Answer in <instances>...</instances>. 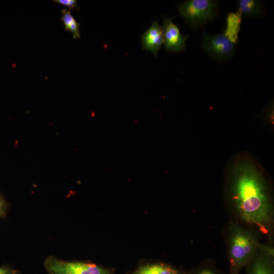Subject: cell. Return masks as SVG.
I'll list each match as a JSON object with an SVG mask.
<instances>
[{"instance_id": "obj_1", "label": "cell", "mask_w": 274, "mask_h": 274, "mask_svg": "<svg viewBox=\"0 0 274 274\" xmlns=\"http://www.w3.org/2000/svg\"><path fill=\"white\" fill-rule=\"evenodd\" d=\"M231 181L232 200L240 218L267 234L272 223V204L259 169L251 161H241L232 168Z\"/></svg>"}, {"instance_id": "obj_2", "label": "cell", "mask_w": 274, "mask_h": 274, "mask_svg": "<svg viewBox=\"0 0 274 274\" xmlns=\"http://www.w3.org/2000/svg\"><path fill=\"white\" fill-rule=\"evenodd\" d=\"M229 240V261L231 274H238L256 255L259 244L256 236L249 231L234 225Z\"/></svg>"}, {"instance_id": "obj_3", "label": "cell", "mask_w": 274, "mask_h": 274, "mask_svg": "<svg viewBox=\"0 0 274 274\" xmlns=\"http://www.w3.org/2000/svg\"><path fill=\"white\" fill-rule=\"evenodd\" d=\"M218 3L215 0H189L179 5L178 11L186 23L196 30L215 18Z\"/></svg>"}, {"instance_id": "obj_4", "label": "cell", "mask_w": 274, "mask_h": 274, "mask_svg": "<svg viewBox=\"0 0 274 274\" xmlns=\"http://www.w3.org/2000/svg\"><path fill=\"white\" fill-rule=\"evenodd\" d=\"M44 266L48 274H113L112 270L87 261H66L48 256Z\"/></svg>"}, {"instance_id": "obj_5", "label": "cell", "mask_w": 274, "mask_h": 274, "mask_svg": "<svg viewBox=\"0 0 274 274\" xmlns=\"http://www.w3.org/2000/svg\"><path fill=\"white\" fill-rule=\"evenodd\" d=\"M201 47L211 57L224 61L232 57L235 53V44L231 42L222 33L210 35L203 33Z\"/></svg>"}, {"instance_id": "obj_6", "label": "cell", "mask_w": 274, "mask_h": 274, "mask_svg": "<svg viewBox=\"0 0 274 274\" xmlns=\"http://www.w3.org/2000/svg\"><path fill=\"white\" fill-rule=\"evenodd\" d=\"M162 28L163 44L167 52L178 53L185 49L188 36L180 32L178 26L173 22L172 18L163 17Z\"/></svg>"}, {"instance_id": "obj_7", "label": "cell", "mask_w": 274, "mask_h": 274, "mask_svg": "<svg viewBox=\"0 0 274 274\" xmlns=\"http://www.w3.org/2000/svg\"><path fill=\"white\" fill-rule=\"evenodd\" d=\"M141 43L143 50L150 51L157 56L163 44L162 28L157 21H154L149 28L142 33Z\"/></svg>"}, {"instance_id": "obj_8", "label": "cell", "mask_w": 274, "mask_h": 274, "mask_svg": "<svg viewBox=\"0 0 274 274\" xmlns=\"http://www.w3.org/2000/svg\"><path fill=\"white\" fill-rule=\"evenodd\" d=\"M273 257L263 252L255 255L248 266V274H274Z\"/></svg>"}, {"instance_id": "obj_9", "label": "cell", "mask_w": 274, "mask_h": 274, "mask_svg": "<svg viewBox=\"0 0 274 274\" xmlns=\"http://www.w3.org/2000/svg\"><path fill=\"white\" fill-rule=\"evenodd\" d=\"M242 16L237 11L229 12L226 17V26L223 31L224 35L232 43L238 41V34L241 30Z\"/></svg>"}, {"instance_id": "obj_10", "label": "cell", "mask_w": 274, "mask_h": 274, "mask_svg": "<svg viewBox=\"0 0 274 274\" xmlns=\"http://www.w3.org/2000/svg\"><path fill=\"white\" fill-rule=\"evenodd\" d=\"M130 274H186L183 270L163 263L143 264Z\"/></svg>"}, {"instance_id": "obj_11", "label": "cell", "mask_w": 274, "mask_h": 274, "mask_svg": "<svg viewBox=\"0 0 274 274\" xmlns=\"http://www.w3.org/2000/svg\"><path fill=\"white\" fill-rule=\"evenodd\" d=\"M238 9L242 16L246 17H255L262 12L261 3L256 0H239L237 2Z\"/></svg>"}, {"instance_id": "obj_12", "label": "cell", "mask_w": 274, "mask_h": 274, "mask_svg": "<svg viewBox=\"0 0 274 274\" xmlns=\"http://www.w3.org/2000/svg\"><path fill=\"white\" fill-rule=\"evenodd\" d=\"M61 14L60 20L64 25L65 30L72 32L74 39H80L81 37L79 29L80 24L73 17L70 10L64 9L61 11Z\"/></svg>"}, {"instance_id": "obj_13", "label": "cell", "mask_w": 274, "mask_h": 274, "mask_svg": "<svg viewBox=\"0 0 274 274\" xmlns=\"http://www.w3.org/2000/svg\"><path fill=\"white\" fill-rule=\"evenodd\" d=\"M53 2L60 5L66 7L70 10L73 9H79L77 1L75 0H55L53 1Z\"/></svg>"}, {"instance_id": "obj_14", "label": "cell", "mask_w": 274, "mask_h": 274, "mask_svg": "<svg viewBox=\"0 0 274 274\" xmlns=\"http://www.w3.org/2000/svg\"><path fill=\"white\" fill-rule=\"evenodd\" d=\"M7 204L4 197L0 194V218H5L7 214Z\"/></svg>"}, {"instance_id": "obj_15", "label": "cell", "mask_w": 274, "mask_h": 274, "mask_svg": "<svg viewBox=\"0 0 274 274\" xmlns=\"http://www.w3.org/2000/svg\"><path fill=\"white\" fill-rule=\"evenodd\" d=\"M18 270L13 269L9 266H0V274H17Z\"/></svg>"}, {"instance_id": "obj_16", "label": "cell", "mask_w": 274, "mask_h": 274, "mask_svg": "<svg viewBox=\"0 0 274 274\" xmlns=\"http://www.w3.org/2000/svg\"><path fill=\"white\" fill-rule=\"evenodd\" d=\"M195 274H218V272L211 267H206L200 269Z\"/></svg>"}]
</instances>
